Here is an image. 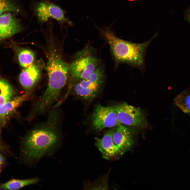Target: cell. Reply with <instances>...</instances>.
I'll return each mask as SVG.
<instances>
[{
    "instance_id": "obj_1",
    "label": "cell",
    "mask_w": 190,
    "mask_h": 190,
    "mask_svg": "<svg viewBox=\"0 0 190 190\" xmlns=\"http://www.w3.org/2000/svg\"><path fill=\"white\" fill-rule=\"evenodd\" d=\"M60 114L57 107L50 111L44 122L30 131L22 140L20 150L23 162L33 165L53 154L61 142Z\"/></svg>"
},
{
    "instance_id": "obj_2",
    "label": "cell",
    "mask_w": 190,
    "mask_h": 190,
    "mask_svg": "<svg viewBox=\"0 0 190 190\" xmlns=\"http://www.w3.org/2000/svg\"><path fill=\"white\" fill-rule=\"evenodd\" d=\"M48 56L47 87L36 106L39 110L46 111L58 98L65 85L69 73V66L51 46Z\"/></svg>"
},
{
    "instance_id": "obj_3",
    "label": "cell",
    "mask_w": 190,
    "mask_h": 190,
    "mask_svg": "<svg viewBox=\"0 0 190 190\" xmlns=\"http://www.w3.org/2000/svg\"><path fill=\"white\" fill-rule=\"evenodd\" d=\"M99 30L107 40L117 63H126L143 70L146 51L155 36L145 42L136 43L118 37L110 27H104Z\"/></svg>"
},
{
    "instance_id": "obj_4",
    "label": "cell",
    "mask_w": 190,
    "mask_h": 190,
    "mask_svg": "<svg viewBox=\"0 0 190 190\" xmlns=\"http://www.w3.org/2000/svg\"><path fill=\"white\" fill-rule=\"evenodd\" d=\"M29 7L37 23L41 26L50 18L57 21L61 28L74 25L66 16V11L50 0H31Z\"/></svg>"
},
{
    "instance_id": "obj_5",
    "label": "cell",
    "mask_w": 190,
    "mask_h": 190,
    "mask_svg": "<svg viewBox=\"0 0 190 190\" xmlns=\"http://www.w3.org/2000/svg\"><path fill=\"white\" fill-rule=\"evenodd\" d=\"M99 63L98 59L90 55L82 56L74 60L69 66L68 89L64 99L77 83L88 78L92 74L99 66Z\"/></svg>"
},
{
    "instance_id": "obj_6",
    "label": "cell",
    "mask_w": 190,
    "mask_h": 190,
    "mask_svg": "<svg viewBox=\"0 0 190 190\" xmlns=\"http://www.w3.org/2000/svg\"><path fill=\"white\" fill-rule=\"evenodd\" d=\"M103 70L99 66L88 78L77 83L74 87L75 94L82 99L91 101L99 93L104 80Z\"/></svg>"
},
{
    "instance_id": "obj_7",
    "label": "cell",
    "mask_w": 190,
    "mask_h": 190,
    "mask_svg": "<svg viewBox=\"0 0 190 190\" xmlns=\"http://www.w3.org/2000/svg\"><path fill=\"white\" fill-rule=\"evenodd\" d=\"M91 119L93 128L98 131L122 124L117 118L113 107H104L98 104L93 112Z\"/></svg>"
},
{
    "instance_id": "obj_8",
    "label": "cell",
    "mask_w": 190,
    "mask_h": 190,
    "mask_svg": "<svg viewBox=\"0 0 190 190\" xmlns=\"http://www.w3.org/2000/svg\"><path fill=\"white\" fill-rule=\"evenodd\" d=\"M113 107L120 122L125 126L141 127L146 124L143 113L139 108H135L125 103Z\"/></svg>"
},
{
    "instance_id": "obj_9",
    "label": "cell",
    "mask_w": 190,
    "mask_h": 190,
    "mask_svg": "<svg viewBox=\"0 0 190 190\" xmlns=\"http://www.w3.org/2000/svg\"><path fill=\"white\" fill-rule=\"evenodd\" d=\"M44 64L41 59L25 68L19 76L20 82L29 95L39 80Z\"/></svg>"
},
{
    "instance_id": "obj_10",
    "label": "cell",
    "mask_w": 190,
    "mask_h": 190,
    "mask_svg": "<svg viewBox=\"0 0 190 190\" xmlns=\"http://www.w3.org/2000/svg\"><path fill=\"white\" fill-rule=\"evenodd\" d=\"M16 15L7 12L0 15V41L10 37L25 28L21 20Z\"/></svg>"
},
{
    "instance_id": "obj_11",
    "label": "cell",
    "mask_w": 190,
    "mask_h": 190,
    "mask_svg": "<svg viewBox=\"0 0 190 190\" xmlns=\"http://www.w3.org/2000/svg\"><path fill=\"white\" fill-rule=\"evenodd\" d=\"M113 132V130L110 129L101 138H95V145L101 153L103 158L107 160L113 159L119 154H121L114 141Z\"/></svg>"
},
{
    "instance_id": "obj_12",
    "label": "cell",
    "mask_w": 190,
    "mask_h": 190,
    "mask_svg": "<svg viewBox=\"0 0 190 190\" xmlns=\"http://www.w3.org/2000/svg\"><path fill=\"white\" fill-rule=\"evenodd\" d=\"M134 134L131 128L122 124L114 130L113 140L121 154L129 150L132 145Z\"/></svg>"
},
{
    "instance_id": "obj_13",
    "label": "cell",
    "mask_w": 190,
    "mask_h": 190,
    "mask_svg": "<svg viewBox=\"0 0 190 190\" xmlns=\"http://www.w3.org/2000/svg\"><path fill=\"white\" fill-rule=\"evenodd\" d=\"M28 95L26 93L11 98L0 105V123L2 124L7 117L15 111L27 99Z\"/></svg>"
},
{
    "instance_id": "obj_14",
    "label": "cell",
    "mask_w": 190,
    "mask_h": 190,
    "mask_svg": "<svg viewBox=\"0 0 190 190\" xmlns=\"http://www.w3.org/2000/svg\"><path fill=\"white\" fill-rule=\"evenodd\" d=\"M11 12L29 18L21 0H0V15L3 13Z\"/></svg>"
},
{
    "instance_id": "obj_15",
    "label": "cell",
    "mask_w": 190,
    "mask_h": 190,
    "mask_svg": "<svg viewBox=\"0 0 190 190\" xmlns=\"http://www.w3.org/2000/svg\"><path fill=\"white\" fill-rule=\"evenodd\" d=\"M37 177L25 179H12L0 185V189L17 190L25 187L37 183L40 181Z\"/></svg>"
},
{
    "instance_id": "obj_16",
    "label": "cell",
    "mask_w": 190,
    "mask_h": 190,
    "mask_svg": "<svg viewBox=\"0 0 190 190\" xmlns=\"http://www.w3.org/2000/svg\"><path fill=\"white\" fill-rule=\"evenodd\" d=\"M175 104L183 112H190V89L184 91L175 98Z\"/></svg>"
},
{
    "instance_id": "obj_17",
    "label": "cell",
    "mask_w": 190,
    "mask_h": 190,
    "mask_svg": "<svg viewBox=\"0 0 190 190\" xmlns=\"http://www.w3.org/2000/svg\"><path fill=\"white\" fill-rule=\"evenodd\" d=\"M13 92V88L9 83L0 77V105L11 98Z\"/></svg>"
},
{
    "instance_id": "obj_18",
    "label": "cell",
    "mask_w": 190,
    "mask_h": 190,
    "mask_svg": "<svg viewBox=\"0 0 190 190\" xmlns=\"http://www.w3.org/2000/svg\"><path fill=\"white\" fill-rule=\"evenodd\" d=\"M18 58L20 65L25 68L34 62L35 55L31 50L24 49L21 50L18 53Z\"/></svg>"
},
{
    "instance_id": "obj_19",
    "label": "cell",
    "mask_w": 190,
    "mask_h": 190,
    "mask_svg": "<svg viewBox=\"0 0 190 190\" xmlns=\"http://www.w3.org/2000/svg\"><path fill=\"white\" fill-rule=\"evenodd\" d=\"M8 150L6 146L3 143L0 138V152L6 153Z\"/></svg>"
},
{
    "instance_id": "obj_20",
    "label": "cell",
    "mask_w": 190,
    "mask_h": 190,
    "mask_svg": "<svg viewBox=\"0 0 190 190\" xmlns=\"http://www.w3.org/2000/svg\"><path fill=\"white\" fill-rule=\"evenodd\" d=\"M185 17L186 20L190 23V6L186 11Z\"/></svg>"
},
{
    "instance_id": "obj_21",
    "label": "cell",
    "mask_w": 190,
    "mask_h": 190,
    "mask_svg": "<svg viewBox=\"0 0 190 190\" xmlns=\"http://www.w3.org/2000/svg\"><path fill=\"white\" fill-rule=\"evenodd\" d=\"M5 161L4 157L0 153V169L4 165Z\"/></svg>"
},
{
    "instance_id": "obj_22",
    "label": "cell",
    "mask_w": 190,
    "mask_h": 190,
    "mask_svg": "<svg viewBox=\"0 0 190 190\" xmlns=\"http://www.w3.org/2000/svg\"><path fill=\"white\" fill-rule=\"evenodd\" d=\"M50 0L51 1L53 2H54L55 3L56 2H58L59 1H61V0Z\"/></svg>"
}]
</instances>
